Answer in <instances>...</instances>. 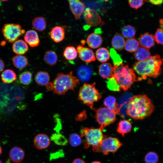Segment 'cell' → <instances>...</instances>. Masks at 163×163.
I'll use <instances>...</instances> for the list:
<instances>
[{"label": "cell", "instance_id": "6da1fadb", "mask_svg": "<svg viewBox=\"0 0 163 163\" xmlns=\"http://www.w3.org/2000/svg\"><path fill=\"white\" fill-rule=\"evenodd\" d=\"M155 110L152 101L145 94H139L130 98L126 113L133 119L142 120L150 116Z\"/></svg>", "mask_w": 163, "mask_h": 163}, {"label": "cell", "instance_id": "7a4b0ae2", "mask_svg": "<svg viewBox=\"0 0 163 163\" xmlns=\"http://www.w3.org/2000/svg\"><path fill=\"white\" fill-rule=\"evenodd\" d=\"M162 61L160 55H156L145 60L136 62L133 70L140 76L139 81L149 77L156 78L161 73Z\"/></svg>", "mask_w": 163, "mask_h": 163}, {"label": "cell", "instance_id": "3957f363", "mask_svg": "<svg viewBox=\"0 0 163 163\" xmlns=\"http://www.w3.org/2000/svg\"><path fill=\"white\" fill-rule=\"evenodd\" d=\"M113 66V73L112 76L115 78L120 88L123 90H127L135 82L139 81L133 70L128 65L122 63L118 66Z\"/></svg>", "mask_w": 163, "mask_h": 163}, {"label": "cell", "instance_id": "277c9868", "mask_svg": "<svg viewBox=\"0 0 163 163\" xmlns=\"http://www.w3.org/2000/svg\"><path fill=\"white\" fill-rule=\"evenodd\" d=\"M79 83V80L71 72L68 74H58L53 81L52 91L58 95H63L69 90H73Z\"/></svg>", "mask_w": 163, "mask_h": 163}, {"label": "cell", "instance_id": "5b68a950", "mask_svg": "<svg viewBox=\"0 0 163 163\" xmlns=\"http://www.w3.org/2000/svg\"><path fill=\"white\" fill-rule=\"evenodd\" d=\"M79 100L91 108L94 103L101 99V96L95 88V84L85 83L80 88L78 93Z\"/></svg>", "mask_w": 163, "mask_h": 163}, {"label": "cell", "instance_id": "8992f818", "mask_svg": "<svg viewBox=\"0 0 163 163\" xmlns=\"http://www.w3.org/2000/svg\"><path fill=\"white\" fill-rule=\"evenodd\" d=\"M103 130L101 128L83 127L80 131L81 136L85 137L84 147L87 149L92 146L94 152L99 146L105 136L103 134Z\"/></svg>", "mask_w": 163, "mask_h": 163}, {"label": "cell", "instance_id": "52a82bcc", "mask_svg": "<svg viewBox=\"0 0 163 163\" xmlns=\"http://www.w3.org/2000/svg\"><path fill=\"white\" fill-rule=\"evenodd\" d=\"M95 111V119L103 130L116 120V114L108 107H101Z\"/></svg>", "mask_w": 163, "mask_h": 163}, {"label": "cell", "instance_id": "ba28073f", "mask_svg": "<svg viewBox=\"0 0 163 163\" xmlns=\"http://www.w3.org/2000/svg\"><path fill=\"white\" fill-rule=\"evenodd\" d=\"M2 32L5 39L9 42L14 43L25 32L18 24L8 23L3 27Z\"/></svg>", "mask_w": 163, "mask_h": 163}, {"label": "cell", "instance_id": "9c48e42d", "mask_svg": "<svg viewBox=\"0 0 163 163\" xmlns=\"http://www.w3.org/2000/svg\"><path fill=\"white\" fill-rule=\"evenodd\" d=\"M122 143L117 138L106 136L99 146L94 151L101 152L107 155L110 152L114 153L122 146Z\"/></svg>", "mask_w": 163, "mask_h": 163}, {"label": "cell", "instance_id": "30bf717a", "mask_svg": "<svg viewBox=\"0 0 163 163\" xmlns=\"http://www.w3.org/2000/svg\"><path fill=\"white\" fill-rule=\"evenodd\" d=\"M84 16L86 22L90 26H96L101 22L100 16L95 10L86 8L84 11Z\"/></svg>", "mask_w": 163, "mask_h": 163}, {"label": "cell", "instance_id": "8fae6325", "mask_svg": "<svg viewBox=\"0 0 163 163\" xmlns=\"http://www.w3.org/2000/svg\"><path fill=\"white\" fill-rule=\"evenodd\" d=\"M76 50L79 57L83 61L89 63L95 60L94 54L91 49L79 45Z\"/></svg>", "mask_w": 163, "mask_h": 163}, {"label": "cell", "instance_id": "7c38bea8", "mask_svg": "<svg viewBox=\"0 0 163 163\" xmlns=\"http://www.w3.org/2000/svg\"><path fill=\"white\" fill-rule=\"evenodd\" d=\"M34 143L36 148L39 150H42L49 146L50 143V139L46 134L39 133L34 137Z\"/></svg>", "mask_w": 163, "mask_h": 163}, {"label": "cell", "instance_id": "4fadbf2b", "mask_svg": "<svg viewBox=\"0 0 163 163\" xmlns=\"http://www.w3.org/2000/svg\"><path fill=\"white\" fill-rule=\"evenodd\" d=\"M68 1L72 14L76 19H78L84 11L85 7L84 4L78 0H69Z\"/></svg>", "mask_w": 163, "mask_h": 163}, {"label": "cell", "instance_id": "5bb4252c", "mask_svg": "<svg viewBox=\"0 0 163 163\" xmlns=\"http://www.w3.org/2000/svg\"><path fill=\"white\" fill-rule=\"evenodd\" d=\"M24 38L25 42L31 47L37 46L40 44V41L38 34L34 30L27 31L25 34Z\"/></svg>", "mask_w": 163, "mask_h": 163}, {"label": "cell", "instance_id": "9a60e30c", "mask_svg": "<svg viewBox=\"0 0 163 163\" xmlns=\"http://www.w3.org/2000/svg\"><path fill=\"white\" fill-rule=\"evenodd\" d=\"M155 42L154 36L147 33L141 34L139 40V45L142 47L148 49L154 46Z\"/></svg>", "mask_w": 163, "mask_h": 163}, {"label": "cell", "instance_id": "2e32d148", "mask_svg": "<svg viewBox=\"0 0 163 163\" xmlns=\"http://www.w3.org/2000/svg\"><path fill=\"white\" fill-rule=\"evenodd\" d=\"M114 68L111 64L108 62L104 63L100 65L99 73L103 78L108 79L110 78L113 73Z\"/></svg>", "mask_w": 163, "mask_h": 163}, {"label": "cell", "instance_id": "e0dca14e", "mask_svg": "<svg viewBox=\"0 0 163 163\" xmlns=\"http://www.w3.org/2000/svg\"><path fill=\"white\" fill-rule=\"evenodd\" d=\"M92 70L89 67L82 65L80 66L77 70V74L79 79L82 81H88L92 74Z\"/></svg>", "mask_w": 163, "mask_h": 163}, {"label": "cell", "instance_id": "ac0fdd59", "mask_svg": "<svg viewBox=\"0 0 163 163\" xmlns=\"http://www.w3.org/2000/svg\"><path fill=\"white\" fill-rule=\"evenodd\" d=\"M12 49L15 53L18 55H22L27 51L28 47L25 41L22 40H18L13 43Z\"/></svg>", "mask_w": 163, "mask_h": 163}, {"label": "cell", "instance_id": "d6986e66", "mask_svg": "<svg viewBox=\"0 0 163 163\" xmlns=\"http://www.w3.org/2000/svg\"><path fill=\"white\" fill-rule=\"evenodd\" d=\"M25 156L23 150L20 147L15 146L12 148L9 153L10 159L13 161L18 162L22 161Z\"/></svg>", "mask_w": 163, "mask_h": 163}, {"label": "cell", "instance_id": "ffe728a7", "mask_svg": "<svg viewBox=\"0 0 163 163\" xmlns=\"http://www.w3.org/2000/svg\"><path fill=\"white\" fill-rule=\"evenodd\" d=\"M51 39L55 42L59 43L62 41L64 38L65 32L64 29L60 26L53 27L50 32Z\"/></svg>", "mask_w": 163, "mask_h": 163}, {"label": "cell", "instance_id": "44dd1931", "mask_svg": "<svg viewBox=\"0 0 163 163\" xmlns=\"http://www.w3.org/2000/svg\"><path fill=\"white\" fill-rule=\"evenodd\" d=\"M102 39L99 34L92 33L89 35L87 38V42L89 46L92 49L99 47L101 45Z\"/></svg>", "mask_w": 163, "mask_h": 163}, {"label": "cell", "instance_id": "7402d4cb", "mask_svg": "<svg viewBox=\"0 0 163 163\" xmlns=\"http://www.w3.org/2000/svg\"><path fill=\"white\" fill-rule=\"evenodd\" d=\"M125 43V39L122 35L117 33L113 37L111 41V44L114 50L120 51L124 48Z\"/></svg>", "mask_w": 163, "mask_h": 163}, {"label": "cell", "instance_id": "603a6c76", "mask_svg": "<svg viewBox=\"0 0 163 163\" xmlns=\"http://www.w3.org/2000/svg\"><path fill=\"white\" fill-rule=\"evenodd\" d=\"M36 83L41 86L47 85L50 80V76L48 72L40 71L37 72L35 76Z\"/></svg>", "mask_w": 163, "mask_h": 163}, {"label": "cell", "instance_id": "cb8c5ba5", "mask_svg": "<svg viewBox=\"0 0 163 163\" xmlns=\"http://www.w3.org/2000/svg\"><path fill=\"white\" fill-rule=\"evenodd\" d=\"M133 55L138 61H141L149 58L151 56V53L149 49L140 46L134 52Z\"/></svg>", "mask_w": 163, "mask_h": 163}, {"label": "cell", "instance_id": "d4e9b609", "mask_svg": "<svg viewBox=\"0 0 163 163\" xmlns=\"http://www.w3.org/2000/svg\"><path fill=\"white\" fill-rule=\"evenodd\" d=\"M1 79L5 83L9 84L14 82L17 78L15 72L11 69H7L3 71L1 75Z\"/></svg>", "mask_w": 163, "mask_h": 163}, {"label": "cell", "instance_id": "484cf974", "mask_svg": "<svg viewBox=\"0 0 163 163\" xmlns=\"http://www.w3.org/2000/svg\"><path fill=\"white\" fill-rule=\"evenodd\" d=\"M12 62L14 66L19 69L25 68L28 64L27 57L22 55H17L12 59Z\"/></svg>", "mask_w": 163, "mask_h": 163}, {"label": "cell", "instance_id": "4316f807", "mask_svg": "<svg viewBox=\"0 0 163 163\" xmlns=\"http://www.w3.org/2000/svg\"><path fill=\"white\" fill-rule=\"evenodd\" d=\"M132 128V125L130 122L128 120H123L119 123L117 129V132L123 136L129 132Z\"/></svg>", "mask_w": 163, "mask_h": 163}, {"label": "cell", "instance_id": "83f0119b", "mask_svg": "<svg viewBox=\"0 0 163 163\" xmlns=\"http://www.w3.org/2000/svg\"><path fill=\"white\" fill-rule=\"evenodd\" d=\"M33 27L39 31H43L46 26V21L43 17L39 16L35 17L32 22Z\"/></svg>", "mask_w": 163, "mask_h": 163}, {"label": "cell", "instance_id": "f1b7e54d", "mask_svg": "<svg viewBox=\"0 0 163 163\" xmlns=\"http://www.w3.org/2000/svg\"><path fill=\"white\" fill-rule=\"evenodd\" d=\"M43 59L44 61L47 64L50 66H53L56 63L58 56L55 51L52 50H48L45 52Z\"/></svg>", "mask_w": 163, "mask_h": 163}, {"label": "cell", "instance_id": "f546056e", "mask_svg": "<svg viewBox=\"0 0 163 163\" xmlns=\"http://www.w3.org/2000/svg\"><path fill=\"white\" fill-rule=\"evenodd\" d=\"M104 104L116 114H118L120 112L118 109L116 100L115 97L113 96H109L107 97L104 101Z\"/></svg>", "mask_w": 163, "mask_h": 163}, {"label": "cell", "instance_id": "4dcf8cb0", "mask_svg": "<svg viewBox=\"0 0 163 163\" xmlns=\"http://www.w3.org/2000/svg\"><path fill=\"white\" fill-rule=\"evenodd\" d=\"M139 41L133 37L126 40L124 48L126 51L133 52H135L139 47Z\"/></svg>", "mask_w": 163, "mask_h": 163}, {"label": "cell", "instance_id": "1f68e13d", "mask_svg": "<svg viewBox=\"0 0 163 163\" xmlns=\"http://www.w3.org/2000/svg\"><path fill=\"white\" fill-rule=\"evenodd\" d=\"M96 56L97 60L100 62H104L109 59L110 53L106 48L104 47L101 48L96 51Z\"/></svg>", "mask_w": 163, "mask_h": 163}, {"label": "cell", "instance_id": "d6a6232c", "mask_svg": "<svg viewBox=\"0 0 163 163\" xmlns=\"http://www.w3.org/2000/svg\"><path fill=\"white\" fill-rule=\"evenodd\" d=\"M78 52L77 50L73 46H68L66 48L63 52V56L67 60L71 61L77 57Z\"/></svg>", "mask_w": 163, "mask_h": 163}, {"label": "cell", "instance_id": "836d02e7", "mask_svg": "<svg viewBox=\"0 0 163 163\" xmlns=\"http://www.w3.org/2000/svg\"><path fill=\"white\" fill-rule=\"evenodd\" d=\"M51 139L56 145L61 146L66 145L68 142L65 137L59 133L53 134L51 137Z\"/></svg>", "mask_w": 163, "mask_h": 163}, {"label": "cell", "instance_id": "e575fe53", "mask_svg": "<svg viewBox=\"0 0 163 163\" xmlns=\"http://www.w3.org/2000/svg\"><path fill=\"white\" fill-rule=\"evenodd\" d=\"M136 32L134 27L129 25L124 27L122 30V35L127 39L133 38Z\"/></svg>", "mask_w": 163, "mask_h": 163}, {"label": "cell", "instance_id": "d590c367", "mask_svg": "<svg viewBox=\"0 0 163 163\" xmlns=\"http://www.w3.org/2000/svg\"><path fill=\"white\" fill-rule=\"evenodd\" d=\"M20 82L22 84L27 85L32 81V74L29 71H25L21 73L19 76Z\"/></svg>", "mask_w": 163, "mask_h": 163}, {"label": "cell", "instance_id": "8d00e7d4", "mask_svg": "<svg viewBox=\"0 0 163 163\" xmlns=\"http://www.w3.org/2000/svg\"><path fill=\"white\" fill-rule=\"evenodd\" d=\"M82 137L76 133H72L69 136V141L70 145L73 147L80 145L82 142Z\"/></svg>", "mask_w": 163, "mask_h": 163}, {"label": "cell", "instance_id": "74e56055", "mask_svg": "<svg viewBox=\"0 0 163 163\" xmlns=\"http://www.w3.org/2000/svg\"><path fill=\"white\" fill-rule=\"evenodd\" d=\"M110 54L112 59L113 66H117L123 63L122 59L113 48L110 49Z\"/></svg>", "mask_w": 163, "mask_h": 163}, {"label": "cell", "instance_id": "f35d334b", "mask_svg": "<svg viewBox=\"0 0 163 163\" xmlns=\"http://www.w3.org/2000/svg\"><path fill=\"white\" fill-rule=\"evenodd\" d=\"M106 83L107 88L109 89L114 91H120V88L114 77L111 76L108 78Z\"/></svg>", "mask_w": 163, "mask_h": 163}, {"label": "cell", "instance_id": "ab89813d", "mask_svg": "<svg viewBox=\"0 0 163 163\" xmlns=\"http://www.w3.org/2000/svg\"><path fill=\"white\" fill-rule=\"evenodd\" d=\"M157 154L154 152H149L145 155L144 160L146 163H157L158 161Z\"/></svg>", "mask_w": 163, "mask_h": 163}, {"label": "cell", "instance_id": "60d3db41", "mask_svg": "<svg viewBox=\"0 0 163 163\" xmlns=\"http://www.w3.org/2000/svg\"><path fill=\"white\" fill-rule=\"evenodd\" d=\"M154 37L155 41L157 43L163 45V30L160 28H158Z\"/></svg>", "mask_w": 163, "mask_h": 163}, {"label": "cell", "instance_id": "b9f144b4", "mask_svg": "<svg viewBox=\"0 0 163 163\" xmlns=\"http://www.w3.org/2000/svg\"><path fill=\"white\" fill-rule=\"evenodd\" d=\"M130 6L132 8L138 9L141 7L143 5V0H129L128 1Z\"/></svg>", "mask_w": 163, "mask_h": 163}, {"label": "cell", "instance_id": "7bdbcfd3", "mask_svg": "<svg viewBox=\"0 0 163 163\" xmlns=\"http://www.w3.org/2000/svg\"><path fill=\"white\" fill-rule=\"evenodd\" d=\"M85 114L84 112L81 113L76 117V120L78 121L82 120L85 118Z\"/></svg>", "mask_w": 163, "mask_h": 163}, {"label": "cell", "instance_id": "ee69618b", "mask_svg": "<svg viewBox=\"0 0 163 163\" xmlns=\"http://www.w3.org/2000/svg\"><path fill=\"white\" fill-rule=\"evenodd\" d=\"M150 2L152 4L154 5H159L163 3V0H150Z\"/></svg>", "mask_w": 163, "mask_h": 163}, {"label": "cell", "instance_id": "f6af8a7d", "mask_svg": "<svg viewBox=\"0 0 163 163\" xmlns=\"http://www.w3.org/2000/svg\"><path fill=\"white\" fill-rule=\"evenodd\" d=\"M72 163H86L82 159L78 158L75 159Z\"/></svg>", "mask_w": 163, "mask_h": 163}, {"label": "cell", "instance_id": "bcb514c9", "mask_svg": "<svg viewBox=\"0 0 163 163\" xmlns=\"http://www.w3.org/2000/svg\"><path fill=\"white\" fill-rule=\"evenodd\" d=\"M5 64L3 61L0 59V72H2L4 69Z\"/></svg>", "mask_w": 163, "mask_h": 163}, {"label": "cell", "instance_id": "7dc6e473", "mask_svg": "<svg viewBox=\"0 0 163 163\" xmlns=\"http://www.w3.org/2000/svg\"><path fill=\"white\" fill-rule=\"evenodd\" d=\"M160 28L163 30V19H161L159 20Z\"/></svg>", "mask_w": 163, "mask_h": 163}, {"label": "cell", "instance_id": "c3c4849f", "mask_svg": "<svg viewBox=\"0 0 163 163\" xmlns=\"http://www.w3.org/2000/svg\"><path fill=\"white\" fill-rule=\"evenodd\" d=\"M6 43V42L5 41H2L1 42V45L2 46H4L5 45Z\"/></svg>", "mask_w": 163, "mask_h": 163}, {"label": "cell", "instance_id": "681fc988", "mask_svg": "<svg viewBox=\"0 0 163 163\" xmlns=\"http://www.w3.org/2000/svg\"><path fill=\"white\" fill-rule=\"evenodd\" d=\"M91 163H101L99 161H93Z\"/></svg>", "mask_w": 163, "mask_h": 163}, {"label": "cell", "instance_id": "f907efd6", "mask_svg": "<svg viewBox=\"0 0 163 163\" xmlns=\"http://www.w3.org/2000/svg\"><path fill=\"white\" fill-rule=\"evenodd\" d=\"M2 149L1 148V147L0 146V155H1L2 153Z\"/></svg>", "mask_w": 163, "mask_h": 163}, {"label": "cell", "instance_id": "816d5d0a", "mask_svg": "<svg viewBox=\"0 0 163 163\" xmlns=\"http://www.w3.org/2000/svg\"><path fill=\"white\" fill-rule=\"evenodd\" d=\"M85 43V41L84 40H82L81 41V43L83 44H84Z\"/></svg>", "mask_w": 163, "mask_h": 163}, {"label": "cell", "instance_id": "f5cc1de1", "mask_svg": "<svg viewBox=\"0 0 163 163\" xmlns=\"http://www.w3.org/2000/svg\"><path fill=\"white\" fill-rule=\"evenodd\" d=\"M0 163H2V161H1V160H0Z\"/></svg>", "mask_w": 163, "mask_h": 163}, {"label": "cell", "instance_id": "db71d44e", "mask_svg": "<svg viewBox=\"0 0 163 163\" xmlns=\"http://www.w3.org/2000/svg\"><path fill=\"white\" fill-rule=\"evenodd\" d=\"M18 163V162H15V163Z\"/></svg>", "mask_w": 163, "mask_h": 163}]
</instances>
